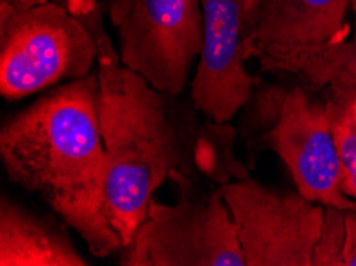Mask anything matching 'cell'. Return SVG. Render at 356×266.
Returning <instances> with one entry per match:
<instances>
[{"label":"cell","instance_id":"5b68a950","mask_svg":"<svg viewBox=\"0 0 356 266\" xmlns=\"http://www.w3.org/2000/svg\"><path fill=\"white\" fill-rule=\"evenodd\" d=\"M350 12L353 0H261L245 34V59L325 88L350 43Z\"/></svg>","mask_w":356,"mask_h":266},{"label":"cell","instance_id":"3957f363","mask_svg":"<svg viewBox=\"0 0 356 266\" xmlns=\"http://www.w3.org/2000/svg\"><path fill=\"white\" fill-rule=\"evenodd\" d=\"M98 45L83 19L58 2L0 3V93L18 101L88 77Z\"/></svg>","mask_w":356,"mask_h":266},{"label":"cell","instance_id":"4fadbf2b","mask_svg":"<svg viewBox=\"0 0 356 266\" xmlns=\"http://www.w3.org/2000/svg\"><path fill=\"white\" fill-rule=\"evenodd\" d=\"M329 99L342 102L356 94V43L350 40L342 64L329 80Z\"/></svg>","mask_w":356,"mask_h":266},{"label":"cell","instance_id":"6da1fadb","mask_svg":"<svg viewBox=\"0 0 356 266\" xmlns=\"http://www.w3.org/2000/svg\"><path fill=\"white\" fill-rule=\"evenodd\" d=\"M96 96V74L55 86L2 124L0 160L15 185L39 197L91 255L106 258L123 246L106 215L109 160Z\"/></svg>","mask_w":356,"mask_h":266},{"label":"cell","instance_id":"277c9868","mask_svg":"<svg viewBox=\"0 0 356 266\" xmlns=\"http://www.w3.org/2000/svg\"><path fill=\"white\" fill-rule=\"evenodd\" d=\"M177 201L149 203L147 215L122 249L123 266H245L220 188L202 192L188 172H172Z\"/></svg>","mask_w":356,"mask_h":266},{"label":"cell","instance_id":"52a82bcc","mask_svg":"<svg viewBox=\"0 0 356 266\" xmlns=\"http://www.w3.org/2000/svg\"><path fill=\"white\" fill-rule=\"evenodd\" d=\"M219 188L234 219L245 266H312L325 206L299 192L278 193L248 177Z\"/></svg>","mask_w":356,"mask_h":266},{"label":"cell","instance_id":"7c38bea8","mask_svg":"<svg viewBox=\"0 0 356 266\" xmlns=\"http://www.w3.org/2000/svg\"><path fill=\"white\" fill-rule=\"evenodd\" d=\"M345 210L325 208L321 235L318 240L312 266H345Z\"/></svg>","mask_w":356,"mask_h":266},{"label":"cell","instance_id":"ba28073f","mask_svg":"<svg viewBox=\"0 0 356 266\" xmlns=\"http://www.w3.org/2000/svg\"><path fill=\"white\" fill-rule=\"evenodd\" d=\"M267 139L302 197L325 208L356 210V203L343 192L342 163L329 101L312 102L302 88L284 93Z\"/></svg>","mask_w":356,"mask_h":266},{"label":"cell","instance_id":"9c48e42d","mask_svg":"<svg viewBox=\"0 0 356 266\" xmlns=\"http://www.w3.org/2000/svg\"><path fill=\"white\" fill-rule=\"evenodd\" d=\"M203 39L191 101L216 124L229 123L250 101L254 77L245 67V0H202Z\"/></svg>","mask_w":356,"mask_h":266},{"label":"cell","instance_id":"5bb4252c","mask_svg":"<svg viewBox=\"0 0 356 266\" xmlns=\"http://www.w3.org/2000/svg\"><path fill=\"white\" fill-rule=\"evenodd\" d=\"M345 266H356V210H345Z\"/></svg>","mask_w":356,"mask_h":266},{"label":"cell","instance_id":"8992f818","mask_svg":"<svg viewBox=\"0 0 356 266\" xmlns=\"http://www.w3.org/2000/svg\"><path fill=\"white\" fill-rule=\"evenodd\" d=\"M123 66L177 97L195 72L203 39L202 0H111Z\"/></svg>","mask_w":356,"mask_h":266},{"label":"cell","instance_id":"8fae6325","mask_svg":"<svg viewBox=\"0 0 356 266\" xmlns=\"http://www.w3.org/2000/svg\"><path fill=\"white\" fill-rule=\"evenodd\" d=\"M332 108V131L343 172V192L356 203V94L342 102L327 99Z\"/></svg>","mask_w":356,"mask_h":266},{"label":"cell","instance_id":"7a4b0ae2","mask_svg":"<svg viewBox=\"0 0 356 266\" xmlns=\"http://www.w3.org/2000/svg\"><path fill=\"white\" fill-rule=\"evenodd\" d=\"M98 45V122L109 160L106 215L127 247L145 219L149 203L172 172L191 174L186 135L168 99L134 70L123 66L107 35L96 0H75Z\"/></svg>","mask_w":356,"mask_h":266},{"label":"cell","instance_id":"9a60e30c","mask_svg":"<svg viewBox=\"0 0 356 266\" xmlns=\"http://www.w3.org/2000/svg\"><path fill=\"white\" fill-rule=\"evenodd\" d=\"M259 3H261V0H245V34L248 31V27L251 26L252 19H254V15L257 12V7Z\"/></svg>","mask_w":356,"mask_h":266},{"label":"cell","instance_id":"30bf717a","mask_svg":"<svg viewBox=\"0 0 356 266\" xmlns=\"http://www.w3.org/2000/svg\"><path fill=\"white\" fill-rule=\"evenodd\" d=\"M58 226L8 198L0 201V266H88Z\"/></svg>","mask_w":356,"mask_h":266},{"label":"cell","instance_id":"2e32d148","mask_svg":"<svg viewBox=\"0 0 356 266\" xmlns=\"http://www.w3.org/2000/svg\"><path fill=\"white\" fill-rule=\"evenodd\" d=\"M353 37H352V42L356 43V0H353Z\"/></svg>","mask_w":356,"mask_h":266}]
</instances>
